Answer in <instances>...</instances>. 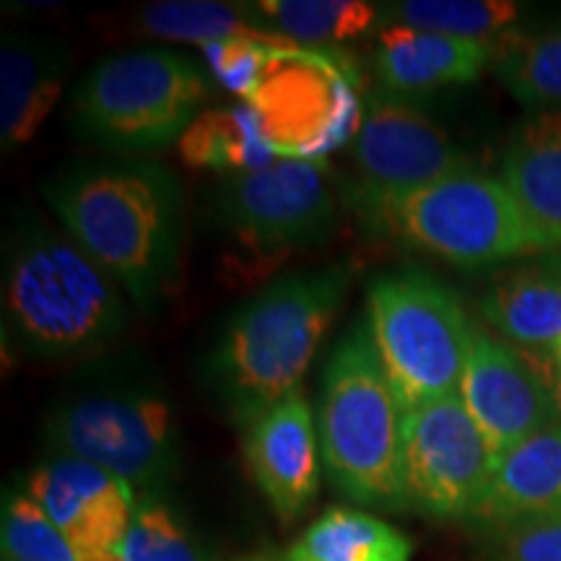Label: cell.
I'll return each instance as SVG.
<instances>
[{
	"label": "cell",
	"mask_w": 561,
	"mask_h": 561,
	"mask_svg": "<svg viewBox=\"0 0 561 561\" xmlns=\"http://www.w3.org/2000/svg\"><path fill=\"white\" fill-rule=\"evenodd\" d=\"M42 195L128 299L157 312L182 263V191L170 167L140 157L81 161L42 182Z\"/></svg>",
	"instance_id": "6da1fadb"
},
{
	"label": "cell",
	"mask_w": 561,
	"mask_h": 561,
	"mask_svg": "<svg viewBox=\"0 0 561 561\" xmlns=\"http://www.w3.org/2000/svg\"><path fill=\"white\" fill-rule=\"evenodd\" d=\"M125 289L68 231L21 227L5 250L3 320L37 359L94 354L128 325Z\"/></svg>",
	"instance_id": "7a4b0ae2"
},
{
	"label": "cell",
	"mask_w": 561,
	"mask_h": 561,
	"mask_svg": "<svg viewBox=\"0 0 561 561\" xmlns=\"http://www.w3.org/2000/svg\"><path fill=\"white\" fill-rule=\"evenodd\" d=\"M348 291V271L280 278L231 318L208 362V385L242 430L291 392Z\"/></svg>",
	"instance_id": "3957f363"
},
{
	"label": "cell",
	"mask_w": 561,
	"mask_h": 561,
	"mask_svg": "<svg viewBox=\"0 0 561 561\" xmlns=\"http://www.w3.org/2000/svg\"><path fill=\"white\" fill-rule=\"evenodd\" d=\"M320 455L333 486L364 507L403 510V411L385 377L369 322L328 359L320 396Z\"/></svg>",
	"instance_id": "277c9868"
},
{
	"label": "cell",
	"mask_w": 561,
	"mask_h": 561,
	"mask_svg": "<svg viewBox=\"0 0 561 561\" xmlns=\"http://www.w3.org/2000/svg\"><path fill=\"white\" fill-rule=\"evenodd\" d=\"M367 216L411 248L468 271L561 250V237L533 221L502 178L473 164L371 206Z\"/></svg>",
	"instance_id": "5b68a950"
},
{
	"label": "cell",
	"mask_w": 561,
	"mask_h": 561,
	"mask_svg": "<svg viewBox=\"0 0 561 561\" xmlns=\"http://www.w3.org/2000/svg\"><path fill=\"white\" fill-rule=\"evenodd\" d=\"M367 322L403 413L458 396L476 335L458 294L424 271L390 273L369 286Z\"/></svg>",
	"instance_id": "8992f818"
},
{
	"label": "cell",
	"mask_w": 561,
	"mask_h": 561,
	"mask_svg": "<svg viewBox=\"0 0 561 561\" xmlns=\"http://www.w3.org/2000/svg\"><path fill=\"white\" fill-rule=\"evenodd\" d=\"M206 94V73L187 55L123 53L102 60L76 87L70 117L104 149L153 151L185 136Z\"/></svg>",
	"instance_id": "52a82bcc"
},
{
	"label": "cell",
	"mask_w": 561,
	"mask_h": 561,
	"mask_svg": "<svg viewBox=\"0 0 561 561\" xmlns=\"http://www.w3.org/2000/svg\"><path fill=\"white\" fill-rule=\"evenodd\" d=\"M55 455H66L130 483L164 486L180 468L172 405L151 390L96 392L55 411L47 424Z\"/></svg>",
	"instance_id": "ba28073f"
},
{
	"label": "cell",
	"mask_w": 561,
	"mask_h": 561,
	"mask_svg": "<svg viewBox=\"0 0 561 561\" xmlns=\"http://www.w3.org/2000/svg\"><path fill=\"white\" fill-rule=\"evenodd\" d=\"M494 466L496 453L460 396L403 413L405 507L442 520H471Z\"/></svg>",
	"instance_id": "9c48e42d"
},
{
	"label": "cell",
	"mask_w": 561,
	"mask_h": 561,
	"mask_svg": "<svg viewBox=\"0 0 561 561\" xmlns=\"http://www.w3.org/2000/svg\"><path fill=\"white\" fill-rule=\"evenodd\" d=\"M216 216L244 248L289 252L322 244L335 229L325 167L312 159H273L234 172L214 195Z\"/></svg>",
	"instance_id": "30bf717a"
},
{
	"label": "cell",
	"mask_w": 561,
	"mask_h": 561,
	"mask_svg": "<svg viewBox=\"0 0 561 561\" xmlns=\"http://www.w3.org/2000/svg\"><path fill=\"white\" fill-rule=\"evenodd\" d=\"M354 164L362 206L371 208L466 170L471 161L416 104L375 91L364 102L354 133Z\"/></svg>",
	"instance_id": "8fae6325"
},
{
	"label": "cell",
	"mask_w": 561,
	"mask_h": 561,
	"mask_svg": "<svg viewBox=\"0 0 561 561\" xmlns=\"http://www.w3.org/2000/svg\"><path fill=\"white\" fill-rule=\"evenodd\" d=\"M458 396L496 458L561 421L557 385L523 348L481 328H476Z\"/></svg>",
	"instance_id": "7c38bea8"
},
{
	"label": "cell",
	"mask_w": 561,
	"mask_h": 561,
	"mask_svg": "<svg viewBox=\"0 0 561 561\" xmlns=\"http://www.w3.org/2000/svg\"><path fill=\"white\" fill-rule=\"evenodd\" d=\"M26 494L47 512L79 557L121 551L138 507L130 483L66 455L42 462L30 476Z\"/></svg>",
	"instance_id": "4fadbf2b"
},
{
	"label": "cell",
	"mask_w": 561,
	"mask_h": 561,
	"mask_svg": "<svg viewBox=\"0 0 561 561\" xmlns=\"http://www.w3.org/2000/svg\"><path fill=\"white\" fill-rule=\"evenodd\" d=\"M312 405L301 392L271 405L244 430V460L280 523L305 515L320 486V447Z\"/></svg>",
	"instance_id": "5bb4252c"
},
{
	"label": "cell",
	"mask_w": 561,
	"mask_h": 561,
	"mask_svg": "<svg viewBox=\"0 0 561 561\" xmlns=\"http://www.w3.org/2000/svg\"><path fill=\"white\" fill-rule=\"evenodd\" d=\"M491 60L494 42L388 26L377 39L375 76L385 94L405 100L409 94L471 83Z\"/></svg>",
	"instance_id": "9a60e30c"
},
{
	"label": "cell",
	"mask_w": 561,
	"mask_h": 561,
	"mask_svg": "<svg viewBox=\"0 0 561 561\" xmlns=\"http://www.w3.org/2000/svg\"><path fill=\"white\" fill-rule=\"evenodd\" d=\"M70 53L60 42L3 34L0 47V146L9 153L30 144L60 100Z\"/></svg>",
	"instance_id": "2e32d148"
},
{
	"label": "cell",
	"mask_w": 561,
	"mask_h": 561,
	"mask_svg": "<svg viewBox=\"0 0 561 561\" xmlns=\"http://www.w3.org/2000/svg\"><path fill=\"white\" fill-rule=\"evenodd\" d=\"M483 320L517 348L557 354L561 346V250L541 252L489 286Z\"/></svg>",
	"instance_id": "e0dca14e"
},
{
	"label": "cell",
	"mask_w": 561,
	"mask_h": 561,
	"mask_svg": "<svg viewBox=\"0 0 561 561\" xmlns=\"http://www.w3.org/2000/svg\"><path fill=\"white\" fill-rule=\"evenodd\" d=\"M561 510V421L496 458L471 523L483 530Z\"/></svg>",
	"instance_id": "ac0fdd59"
},
{
	"label": "cell",
	"mask_w": 561,
	"mask_h": 561,
	"mask_svg": "<svg viewBox=\"0 0 561 561\" xmlns=\"http://www.w3.org/2000/svg\"><path fill=\"white\" fill-rule=\"evenodd\" d=\"M502 180L528 216L561 237V110L525 117L507 140Z\"/></svg>",
	"instance_id": "d6986e66"
},
{
	"label": "cell",
	"mask_w": 561,
	"mask_h": 561,
	"mask_svg": "<svg viewBox=\"0 0 561 561\" xmlns=\"http://www.w3.org/2000/svg\"><path fill=\"white\" fill-rule=\"evenodd\" d=\"M411 538L364 510L333 507L289 546L286 561H411Z\"/></svg>",
	"instance_id": "ffe728a7"
},
{
	"label": "cell",
	"mask_w": 561,
	"mask_h": 561,
	"mask_svg": "<svg viewBox=\"0 0 561 561\" xmlns=\"http://www.w3.org/2000/svg\"><path fill=\"white\" fill-rule=\"evenodd\" d=\"M146 34L208 47L229 39H257L284 45L257 16L255 5L216 3V0H159L138 13Z\"/></svg>",
	"instance_id": "44dd1931"
},
{
	"label": "cell",
	"mask_w": 561,
	"mask_h": 561,
	"mask_svg": "<svg viewBox=\"0 0 561 561\" xmlns=\"http://www.w3.org/2000/svg\"><path fill=\"white\" fill-rule=\"evenodd\" d=\"M496 79L530 110H561V30L504 34L494 42Z\"/></svg>",
	"instance_id": "7402d4cb"
},
{
	"label": "cell",
	"mask_w": 561,
	"mask_h": 561,
	"mask_svg": "<svg viewBox=\"0 0 561 561\" xmlns=\"http://www.w3.org/2000/svg\"><path fill=\"white\" fill-rule=\"evenodd\" d=\"M252 5L271 34L305 45L362 37L382 16L377 5L359 0H261Z\"/></svg>",
	"instance_id": "603a6c76"
},
{
	"label": "cell",
	"mask_w": 561,
	"mask_h": 561,
	"mask_svg": "<svg viewBox=\"0 0 561 561\" xmlns=\"http://www.w3.org/2000/svg\"><path fill=\"white\" fill-rule=\"evenodd\" d=\"M182 153L195 167L248 172L278 159L265 140L255 110L206 112L182 136Z\"/></svg>",
	"instance_id": "cb8c5ba5"
},
{
	"label": "cell",
	"mask_w": 561,
	"mask_h": 561,
	"mask_svg": "<svg viewBox=\"0 0 561 561\" xmlns=\"http://www.w3.org/2000/svg\"><path fill=\"white\" fill-rule=\"evenodd\" d=\"M520 16L523 5L512 0H401L382 9L390 26L483 42L510 34Z\"/></svg>",
	"instance_id": "d4e9b609"
},
{
	"label": "cell",
	"mask_w": 561,
	"mask_h": 561,
	"mask_svg": "<svg viewBox=\"0 0 561 561\" xmlns=\"http://www.w3.org/2000/svg\"><path fill=\"white\" fill-rule=\"evenodd\" d=\"M3 557L16 561H79L47 512L30 494H13L3 507Z\"/></svg>",
	"instance_id": "484cf974"
},
{
	"label": "cell",
	"mask_w": 561,
	"mask_h": 561,
	"mask_svg": "<svg viewBox=\"0 0 561 561\" xmlns=\"http://www.w3.org/2000/svg\"><path fill=\"white\" fill-rule=\"evenodd\" d=\"M121 557L125 561H203L178 517L153 496L138 502Z\"/></svg>",
	"instance_id": "4316f807"
},
{
	"label": "cell",
	"mask_w": 561,
	"mask_h": 561,
	"mask_svg": "<svg viewBox=\"0 0 561 561\" xmlns=\"http://www.w3.org/2000/svg\"><path fill=\"white\" fill-rule=\"evenodd\" d=\"M486 533V561H561V510Z\"/></svg>",
	"instance_id": "83f0119b"
},
{
	"label": "cell",
	"mask_w": 561,
	"mask_h": 561,
	"mask_svg": "<svg viewBox=\"0 0 561 561\" xmlns=\"http://www.w3.org/2000/svg\"><path fill=\"white\" fill-rule=\"evenodd\" d=\"M79 561H125L121 551H107V553H89V557H81Z\"/></svg>",
	"instance_id": "f1b7e54d"
},
{
	"label": "cell",
	"mask_w": 561,
	"mask_h": 561,
	"mask_svg": "<svg viewBox=\"0 0 561 561\" xmlns=\"http://www.w3.org/2000/svg\"><path fill=\"white\" fill-rule=\"evenodd\" d=\"M234 561H280V559L268 557V553H250V557H242V559H234Z\"/></svg>",
	"instance_id": "f546056e"
},
{
	"label": "cell",
	"mask_w": 561,
	"mask_h": 561,
	"mask_svg": "<svg viewBox=\"0 0 561 561\" xmlns=\"http://www.w3.org/2000/svg\"><path fill=\"white\" fill-rule=\"evenodd\" d=\"M553 359H557V364H559V369H561V346L557 348V354H553Z\"/></svg>",
	"instance_id": "4dcf8cb0"
},
{
	"label": "cell",
	"mask_w": 561,
	"mask_h": 561,
	"mask_svg": "<svg viewBox=\"0 0 561 561\" xmlns=\"http://www.w3.org/2000/svg\"><path fill=\"white\" fill-rule=\"evenodd\" d=\"M557 392H559V403H561V377H559V385H557Z\"/></svg>",
	"instance_id": "1f68e13d"
},
{
	"label": "cell",
	"mask_w": 561,
	"mask_h": 561,
	"mask_svg": "<svg viewBox=\"0 0 561 561\" xmlns=\"http://www.w3.org/2000/svg\"><path fill=\"white\" fill-rule=\"evenodd\" d=\"M3 561H16V559H5V557H3Z\"/></svg>",
	"instance_id": "d6a6232c"
}]
</instances>
